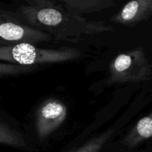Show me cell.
Instances as JSON below:
<instances>
[{"instance_id": "6da1fadb", "label": "cell", "mask_w": 152, "mask_h": 152, "mask_svg": "<svg viewBox=\"0 0 152 152\" xmlns=\"http://www.w3.org/2000/svg\"><path fill=\"white\" fill-rule=\"evenodd\" d=\"M17 16L29 26L59 41L78 42L84 36L114 31L112 25L105 22L88 20L71 13L55 0H28L18 7Z\"/></svg>"}, {"instance_id": "7a4b0ae2", "label": "cell", "mask_w": 152, "mask_h": 152, "mask_svg": "<svg viewBox=\"0 0 152 152\" xmlns=\"http://www.w3.org/2000/svg\"><path fill=\"white\" fill-rule=\"evenodd\" d=\"M78 49L70 47L42 48L28 43L0 47V59L9 63L38 66L75 60L81 56Z\"/></svg>"}, {"instance_id": "3957f363", "label": "cell", "mask_w": 152, "mask_h": 152, "mask_svg": "<svg viewBox=\"0 0 152 152\" xmlns=\"http://www.w3.org/2000/svg\"><path fill=\"white\" fill-rule=\"evenodd\" d=\"M152 63L146 57L143 48L138 47L117 55L109 65L111 84L138 83L150 80Z\"/></svg>"}, {"instance_id": "277c9868", "label": "cell", "mask_w": 152, "mask_h": 152, "mask_svg": "<svg viewBox=\"0 0 152 152\" xmlns=\"http://www.w3.org/2000/svg\"><path fill=\"white\" fill-rule=\"evenodd\" d=\"M0 37L13 45L28 43L35 45L52 39L50 34L25 25L14 13L3 10L0 11Z\"/></svg>"}, {"instance_id": "5b68a950", "label": "cell", "mask_w": 152, "mask_h": 152, "mask_svg": "<svg viewBox=\"0 0 152 152\" xmlns=\"http://www.w3.org/2000/svg\"><path fill=\"white\" fill-rule=\"evenodd\" d=\"M68 115L67 105L56 98L45 99L35 113V128L40 142H43L57 130Z\"/></svg>"}, {"instance_id": "8992f818", "label": "cell", "mask_w": 152, "mask_h": 152, "mask_svg": "<svg viewBox=\"0 0 152 152\" xmlns=\"http://www.w3.org/2000/svg\"><path fill=\"white\" fill-rule=\"evenodd\" d=\"M152 16V0H134L125 4L111 18V22L133 27Z\"/></svg>"}, {"instance_id": "52a82bcc", "label": "cell", "mask_w": 152, "mask_h": 152, "mask_svg": "<svg viewBox=\"0 0 152 152\" xmlns=\"http://www.w3.org/2000/svg\"><path fill=\"white\" fill-rule=\"evenodd\" d=\"M152 138V111L141 118L124 137L121 143L128 149H134Z\"/></svg>"}, {"instance_id": "ba28073f", "label": "cell", "mask_w": 152, "mask_h": 152, "mask_svg": "<svg viewBox=\"0 0 152 152\" xmlns=\"http://www.w3.org/2000/svg\"><path fill=\"white\" fill-rule=\"evenodd\" d=\"M71 13L83 14L96 13L116 6L114 0H58Z\"/></svg>"}, {"instance_id": "9c48e42d", "label": "cell", "mask_w": 152, "mask_h": 152, "mask_svg": "<svg viewBox=\"0 0 152 152\" xmlns=\"http://www.w3.org/2000/svg\"><path fill=\"white\" fill-rule=\"evenodd\" d=\"M0 143L20 149H26L27 148V142L23 135L10 128L3 120L0 121Z\"/></svg>"}, {"instance_id": "30bf717a", "label": "cell", "mask_w": 152, "mask_h": 152, "mask_svg": "<svg viewBox=\"0 0 152 152\" xmlns=\"http://www.w3.org/2000/svg\"><path fill=\"white\" fill-rule=\"evenodd\" d=\"M114 132V129H108L100 134L88 140L80 146L69 150L67 152H101L104 146L108 143L110 138L112 137Z\"/></svg>"}, {"instance_id": "8fae6325", "label": "cell", "mask_w": 152, "mask_h": 152, "mask_svg": "<svg viewBox=\"0 0 152 152\" xmlns=\"http://www.w3.org/2000/svg\"><path fill=\"white\" fill-rule=\"evenodd\" d=\"M37 66H31V65H23L19 64L9 63L2 62L0 63V76L1 78L8 76H14L18 74H27L32 72L37 69Z\"/></svg>"}]
</instances>
